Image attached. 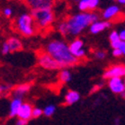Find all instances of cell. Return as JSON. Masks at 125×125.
Here are the masks:
<instances>
[{"instance_id":"obj_2","label":"cell","mask_w":125,"mask_h":125,"mask_svg":"<svg viewBox=\"0 0 125 125\" xmlns=\"http://www.w3.org/2000/svg\"><path fill=\"white\" fill-rule=\"evenodd\" d=\"M99 21V15L95 12H79L68 18L67 26L69 35L78 36L87 27Z\"/></svg>"},{"instance_id":"obj_9","label":"cell","mask_w":125,"mask_h":125,"mask_svg":"<svg viewBox=\"0 0 125 125\" xmlns=\"http://www.w3.org/2000/svg\"><path fill=\"white\" fill-rule=\"evenodd\" d=\"M33 110H34V107L31 104L22 103L21 107L17 113L18 119H23V120L29 121L31 118H33Z\"/></svg>"},{"instance_id":"obj_5","label":"cell","mask_w":125,"mask_h":125,"mask_svg":"<svg viewBox=\"0 0 125 125\" xmlns=\"http://www.w3.org/2000/svg\"><path fill=\"white\" fill-rule=\"evenodd\" d=\"M38 63L41 67L47 70H57L61 68L60 64L47 52H43L38 56Z\"/></svg>"},{"instance_id":"obj_25","label":"cell","mask_w":125,"mask_h":125,"mask_svg":"<svg viewBox=\"0 0 125 125\" xmlns=\"http://www.w3.org/2000/svg\"><path fill=\"white\" fill-rule=\"evenodd\" d=\"M3 14L5 17H10L11 14H12V9L9 8V7H6L3 9Z\"/></svg>"},{"instance_id":"obj_16","label":"cell","mask_w":125,"mask_h":125,"mask_svg":"<svg viewBox=\"0 0 125 125\" xmlns=\"http://www.w3.org/2000/svg\"><path fill=\"white\" fill-rule=\"evenodd\" d=\"M68 47H69L70 53L73 56H75L76 53H78L79 51H82V50L83 49V42L80 39H75L68 45Z\"/></svg>"},{"instance_id":"obj_34","label":"cell","mask_w":125,"mask_h":125,"mask_svg":"<svg viewBox=\"0 0 125 125\" xmlns=\"http://www.w3.org/2000/svg\"><path fill=\"white\" fill-rule=\"evenodd\" d=\"M124 85H125V77H124Z\"/></svg>"},{"instance_id":"obj_7","label":"cell","mask_w":125,"mask_h":125,"mask_svg":"<svg viewBox=\"0 0 125 125\" xmlns=\"http://www.w3.org/2000/svg\"><path fill=\"white\" fill-rule=\"evenodd\" d=\"M108 86L111 90V92L116 94V95H121V94H123L125 92L124 80L120 77L109 79L108 80Z\"/></svg>"},{"instance_id":"obj_20","label":"cell","mask_w":125,"mask_h":125,"mask_svg":"<svg viewBox=\"0 0 125 125\" xmlns=\"http://www.w3.org/2000/svg\"><path fill=\"white\" fill-rule=\"evenodd\" d=\"M58 32L62 35V36H67L69 35V30H68V26H67V21H62L59 23L58 26Z\"/></svg>"},{"instance_id":"obj_10","label":"cell","mask_w":125,"mask_h":125,"mask_svg":"<svg viewBox=\"0 0 125 125\" xmlns=\"http://www.w3.org/2000/svg\"><path fill=\"white\" fill-rule=\"evenodd\" d=\"M99 4V0H80L77 4V7L82 12H87V10L96 9Z\"/></svg>"},{"instance_id":"obj_21","label":"cell","mask_w":125,"mask_h":125,"mask_svg":"<svg viewBox=\"0 0 125 125\" xmlns=\"http://www.w3.org/2000/svg\"><path fill=\"white\" fill-rule=\"evenodd\" d=\"M55 111H56V107L54 105H48V106H46V107L44 108L43 114L45 115L46 117H51V116L54 115Z\"/></svg>"},{"instance_id":"obj_22","label":"cell","mask_w":125,"mask_h":125,"mask_svg":"<svg viewBox=\"0 0 125 125\" xmlns=\"http://www.w3.org/2000/svg\"><path fill=\"white\" fill-rule=\"evenodd\" d=\"M43 115V110L41 108H34L33 110V118H39Z\"/></svg>"},{"instance_id":"obj_33","label":"cell","mask_w":125,"mask_h":125,"mask_svg":"<svg viewBox=\"0 0 125 125\" xmlns=\"http://www.w3.org/2000/svg\"><path fill=\"white\" fill-rule=\"evenodd\" d=\"M121 97H122V98H125V92H124L123 94H121Z\"/></svg>"},{"instance_id":"obj_28","label":"cell","mask_w":125,"mask_h":125,"mask_svg":"<svg viewBox=\"0 0 125 125\" xmlns=\"http://www.w3.org/2000/svg\"><path fill=\"white\" fill-rule=\"evenodd\" d=\"M118 33H119V38H120V40H121L122 42H125V29L122 30V31H120V32H118Z\"/></svg>"},{"instance_id":"obj_24","label":"cell","mask_w":125,"mask_h":125,"mask_svg":"<svg viewBox=\"0 0 125 125\" xmlns=\"http://www.w3.org/2000/svg\"><path fill=\"white\" fill-rule=\"evenodd\" d=\"M95 56H96L97 59H100V60L105 59L106 58V52L105 51H97L95 53Z\"/></svg>"},{"instance_id":"obj_27","label":"cell","mask_w":125,"mask_h":125,"mask_svg":"<svg viewBox=\"0 0 125 125\" xmlns=\"http://www.w3.org/2000/svg\"><path fill=\"white\" fill-rule=\"evenodd\" d=\"M112 54H113L114 57H121V56L123 55V53H122V51L120 49H114Z\"/></svg>"},{"instance_id":"obj_14","label":"cell","mask_w":125,"mask_h":125,"mask_svg":"<svg viewBox=\"0 0 125 125\" xmlns=\"http://www.w3.org/2000/svg\"><path fill=\"white\" fill-rule=\"evenodd\" d=\"M31 86H32L31 83H22V84L17 85L14 89V91H13L14 98H21V99L31 90Z\"/></svg>"},{"instance_id":"obj_23","label":"cell","mask_w":125,"mask_h":125,"mask_svg":"<svg viewBox=\"0 0 125 125\" xmlns=\"http://www.w3.org/2000/svg\"><path fill=\"white\" fill-rule=\"evenodd\" d=\"M9 52H10L9 45L7 44V42H5L3 45H2V47H1V53H2L3 55H6V54H8Z\"/></svg>"},{"instance_id":"obj_18","label":"cell","mask_w":125,"mask_h":125,"mask_svg":"<svg viewBox=\"0 0 125 125\" xmlns=\"http://www.w3.org/2000/svg\"><path fill=\"white\" fill-rule=\"evenodd\" d=\"M109 41L111 43V47L114 49H118L121 44V40L119 38V33L117 31H113V32L110 33V36H109Z\"/></svg>"},{"instance_id":"obj_12","label":"cell","mask_w":125,"mask_h":125,"mask_svg":"<svg viewBox=\"0 0 125 125\" xmlns=\"http://www.w3.org/2000/svg\"><path fill=\"white\" fill-rule=\"evenodd\" d=\"M110 26H111V23L107 21H98L96 22H94L90 27V32L94 35H96V34L103 32L106 29H108Z\"/></svg>"},{"instance_id":"obj_35","label":"cell","mask_w":125,"mask_h":125,"mask_svg":"<svg viewBox=\"0 0 125 125\" xmlns=\"http://www.w3.org/2000/svg\"><path fill=\"white\" fill-rule=\"evenodd\" d=\"M123 55H125V51H124V53H123Z\"/></svg>"},{"instance_id":"obj_19","label":"cell","mask_w":125,"mask_h":125,"mask_svg":"<svg viewBox=\"0 0 125 125\" xmlns=\"http://www.w3.org/2000/svg\"><path fill=\"white\" fill-rule=\"evenodd\" d=\"M59 79H60V82L63 83H69L71 80V73H70V71L67 70V69L61 70L60 73H59Z\"/></svg>"},{"instance_id":"obj_30","label":"cell","mask_w":125,"mask_h":125,"mask_svg":"<svg viewBox=\"0 0 125 125\" xmlns=\"http://www.w3.org/2000/svg\"><path fill=\"white\" fill-rule=\"evenodd\" d=\"M101 87H102V84H96V85L91 90V93H92V94H93V93H96V92H98L100 89H101Z\"/></svg>"},{"instance_id":"obj_32","label":"cell","mask_w":125,"mask_h":125,"mask_svg":"<svg viewBox=\"0 0 125 125\" xmlns=\"http://www.w3.org/2000/svg\"><path fill=\"white\" fill-rule=\"evenodd\" d=\"M118 3H120L122 5H125V0H118Z\"/></svg>"},{"instance_id":"obj_29","label":"cell","mask_w":125,"mask_h":125,"mask_svg":"<svg viewBox=\"0 0 125 125\" xmlns=\"http://www.w3.org/2000/svg\"><path fill=\"white\" fill-rule=\"evenodd\" d=\"M29 121L23 120V119H17L16 120V125H27Z\"/></svg>"},{"instance_id":"obj_26","label":"cell","mask_w":125,"mask_h":125,"mask_svg":"<svg viewBox=\"0 0 125 125\" xmlns=\"http://www.w3.org/2000/svg\"><path fill=\"white\" fill-rule=\"evenodd\" d=\"M9 91V86L8 85H0V97H1L4 93H7Z\"/></svg>"},{"instance_id":"obj_6","label":"cell","mask_w":125,"mask_h":125,"mask_svg":"<svg viewBox=\"0 0 125 125\" xmlns=\"http://www.w3.org/2000/svg\"><path fill=\"white\" fill-rule=\"evenodd\" d=\"M125 76V65H113L109 67L103 74V78L104 79H111V78H116V77H120Z\"/></svg>"},{"instance_id":"obj_4","label":"cell","mask_w":125,"mask_h":125,"mask_svg":"<svg viewBox=\"0 0 125 125\" xmlns=\"http://www.w3.org/2000/svg\"><path fill=\"white\" fill-rule=\"evenodd\" d=\"M31 14L34 17L35 22L40 28H48L53 23L55 16L52 9H41V10H31Z\"/></svg>"},{"instance_id":"obj_15","label":"cell","mask_w":125,"mask_h":125,"mask_svg":"<svg viewBox=\"0 0 125 125\" xmlns=\"http://www.w3.org/2000/svg\"><path fill=\"white\" fill-rule=\"evenodd\" d=\"M65 104L66 105H73L76 102L79 101L80 99V95L79 93L76 91H68L65 95Z\"/></svg>"},{"instance_id":"obj_17","label":"cell","mask_w":125,"mask_h":125,"mask_svg":"<svg viewBox=\"0 0 125 125\" xmlns=\"http://www.w3.org/2000/svg\"><path fill=\"white\" fill-rule=\"evenodd\" d=\"M7 44L9 45V48H10V52H16V51H20L22 48V44H21V41L17 38H9L7 40Z\"/></svg>"},{"instance_id":"obj_13","label":"cell","mask_w":125,"mask_h":125,"mask_svg":"<svg viewBox=\"0 0 125 125\" xmlns=\"http://www.w3.org/2000/svg\"><path fill=\"white\" fill-rule=\"evenodd\" d=\"M119 11H120V9L117 5H110L103 11L102 16H103L104 20H106L108 21L109 20H111V18H114L115 16H117L118 13H119Z\"/></svg>"},{"instance_id":"obj_1","label":"cell","mask_w":125,"mask_h":125,"mask_svg":"<svg viewBox=\"0 0 125 125\" xmlns=\"http://www.w3.org/2000/svg\"><path fill=\"white\" fill-rule=\"evenodd\" d=\"M46 52L58 62L61 68L73 66L78 62V59H76L70 53L69 47L63 41H51L46 47Z\"/></svg>"},{"instance_id":"obj_8","label":"cell","mask_w":125,"mask_h":125,"mask_svg":"<svg viewBox=\"0 0 125 125\" xmlns=\"http://www.w3.org/2000/svg\"><path fill=\"white\" fill-rule=\"evenodd\" d=\"M31 10H41V9H52L53 2L49 0H31L28 2Z\"/></svg>"},{"instance_id":"obj_11","label":"cell","mask_w":125,"mask_h":125,"mask_svg":"<svg viewBox=\"0 0 125 125\" xmlns=\"http://www.w3.org/2000/svg\"><path fill=\"white\" fill-rule=\"evenodd\" d=\"M22 105V101L21 98H13L9 103L8 107V116L9 117H15L17 116V113L20 111Z\"/></svg>"},{"instance_id":"obj_3","label":"cell","mask_w":125,"mask_h":125,"mask_svg":"<svg viewBox=\"0 0 125 125\" xmlns=\"http://www.w3.org/2000/svg\"><path fill=\"white\" fill-rule=\"evenodd\" d=\"M35 20L30 13H22L16 20V30L24 37H32L35 34Z\"/></svg>"},{"instance_id":"obj_31","label":"cell","mask_w":125,"mask_h":125,"mask_svg":"<svg viewBox=\"0 0 125 125\" xmlns=\"http://www.w3.org/2000/svg\"><path fill=\"white\" fill-rule=\"evenodd\" d=\"M115 125H120V118H116L115 121H114Z\"/></svg>"}]
</instances>
